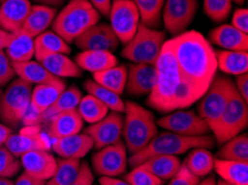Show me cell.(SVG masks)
I'll return each instance as SVG.
<instances>
[{
	"mask_svg": "<svg viewBox=\"0 0 248 185\" xmlns=\"http://www.w3.org/2000/svg\"><path fill=\"white\" fill-rule=\"evenodd\" d=\"M177 62L184 85L197 101L217 73L216 51L201 32L189 30L166 40Z\"/></svg>",
	"mask_w": 248,
	"mask_h": 185,
	"instance_id": "6da1fadb",
	"label": "cell"
},
{
	"mask_svg": "<svg viewBox=\"0 0 248 185\" xmlns=\"http://www.w3.org/2000/svg\"><path fill=\"white\" fill-rule=\"evenodd\" d=\"M155 69L156 82L148 94V107L159 112L169 113L186 109L197 102L189 89L184 85L177 62L167 43L161 48Z\"/></svg>",
	"mask_w": 248,
	"mask_h": 185,
	"instance_id": "7a4b0ae2",
	"label": "cell"
},
{
	"mask_svg": "<svg viewBox=\"0 0 248 185\" xmlns=\"http://www.w3.org/2000/svg\"><path fill=\"white\" fill-rule=\"evenodd\" d=\"M214 135H198V137H185L172 132L165 131L157 135L147 145L136 154L130 156L128 163L131 168H136L149 157L156 156L177 157L197 148L212 149L215 145Z\"/></svg>",
	"mask_w": 248,
	"mask_h": 185,
	"instance_id": "3957f363",
	"label": "cell"
},
{
	"mask_svg": "<svg viewBox=\"0 0 248 185\" xmlns=\"http://www.w3.org/2000/svg\"><path fill=\"white\" fill-rule=\"evenodd\" d=\"M99 20L100 14L88 0H70L57 14L51 27L67 43H71Z\"/></svg>",
	"mask_w": 248,
	"mask_h": 185,
	"instance_id": "277c9868",
	"label": "cell"
},
{
	"mask_svg": "<svg viewBox=\"0 0 248 185\" xmlns=\"http://www.w3.org/2000/svg\"><path fill=\"white\" fill-rule=\"evenodd\" d=\"M123 137L126 150L133 156L145 148L158 133L155 115L135 102L125 103Z\"/></svg>",
	"mask_w": 248,
	"mask_h": 185,
	"instance_id": "5b68a950",
	"label": "cell"
},
{
	"mask_svg": "<svg viewBox=\"0 0 248 185\" xmlns=\"http://www.w3.org/2000/svg\"><path fill=\"white\" fill-rule=\"evenodd\" d=\"M166 43V33L139 24L135 36L125 44L122 56L133 63L155 66L156 60Z\"/></svg>",
	"mask_w": 248,
	"mask_h": 185,
	"instance_id": "8992f818",
	"label": "cell"
},
{
	"mask_svg": "<svg viewBox=\"0 0 248 185\" xmlns=\"http://www.w3.org/2000/svg\"><path fill=\"white\" fill-rule=\"evenodd\" d=\"M32 85L17 78L10 82L1 94L0 119L5 126L15 129L21 123L30 109Z\"/></svg>",
	"mask_w": 248,
	"mask_h": 185,
	"instance_id": "52a82bcc",
	"label": "cell"
},
{
	"mask_svg": "<svg viewBox=\"0 0 248 185\" xmlns=\"http://www.w3.org/2000/svg\"><path fill=\"white\" fill-rule=\"evenodd\" d=\"M234 90L235 85L231 79L216 74L207 91L198 100V115L207 122L212 132L218 123L229 97Z\"/></svg>",
	"mask_w": 248,
	"mask_h": 185,
	"instance_id": "ba28073f",
	"label": "cell"
},
{
	"mask_svg": "<svg viewBox=\"0 0 248 185\" xmlns=\"http://www.w3.org/2000/svg\"><path fill=\"white\" fill-rule=\"evenodd\" d=\"M248 126V102L235 90L229 97L226 108L213 131L215 141L219 145L242 133Z\"/></svg>",
	"mask_w": 248,
	"mask_h": 185,
	"instance_id": "9c48e42d",
	"label": "cell"
},
{
	"mask_svg": "<svg viewBox=\"0 0 248 185\" xmlns=\"http://www.w3.org/2000/svg\"><path fill=\"white\" fill-rule=\"evenodd\" d=\"M157 126L172 133L185 137H198L209 134L210 128L198 113L189 110H176L156 121Z\"/></svg>",
	"mask_w": 248,
	"mask_h": 185,
	"instance_id": "30bf717a",
	"label": "cell"
},
{
	"mask_svg": "<svg viewBox=\"0 0 248 185\" xmlns=\"http://www.w3.org/2000/svg\"><path fill=\"white\" fill-rule=\"evenodd\" d=\"M110 27L119 41L126 44L135 36L140 17L133 0H114L109 13Z\"/></svg>",
	"mask_w": 248,
	"mask_h": 185,
	"instance_id": "8fae6325",
	"label": "cell"
},
{
	"mask_svg": "<svg viewBox=\"0 0 248 185\" xmlns=\"http://www.w3.org/2000/svg\"><path fill=\"white\" fill-rule=\"evenodd\" d=\"M92 165L100 177H117L126 172L128 165L127 150L122 140L99 149L92 157Z\"/></svg>",
	"mask_w": 248,
	"mask_h": 185,
	"instance_id": "7c38bea8",
	"label": "cell"
},
{
	"mask_svg": "<svg viewBox=\"0 0 248 185\" xmlns=\"http://www.w3.org/2000/svg\"><path fill=\"white\" fill-rule=\"evenodd\" d=\"M198 10V0H165L163 24L172 36L185 32Z\"/></svg>",
	"mask_w": 248,
	"mask_h": 185,
	"instance_id": "4fadbf2b",
	"label": "cell"
},
{
	"mask_svg": "<svg viewBox=\"0 0 248 185\" xmlns=\"http://www.w3.org/2000/svg\"><path fill=\"white\" fill-rule=\"evenodd\" d=\"M124 118L118 112H110L99 120L86 128L84 133L92 138L93 148L97 150L111 145L120 141L123 135Z\"/></svg>",
	"mask_w": 248,
	"mask_h": 185,
	"instance_id": "5bb4252c",
	"label": "cell"
},
{
	"mask_svg": "<svg viewBox=\"0 0 248 185\" xmlns=\"http://www.w3.org/2000/svg\"><path fill=\"white\" fill-rule=\"evenodd\" d=\"M82 51L100 50L112 52L117 50L120 41L110 25L96 24L74 41Z\"/></svg>",
	"mask_w": 248,
	"mask_h": 185,
	"instance_id": "9a60e30c",
	"label": "cell"
},
{
	"mask_svg": "<svg viewBox=\"0 0 248 185\" xmlns=\"http://www.w3.org/2000/svg\"><path fill=\"white\" fill-rule=\"evenodd\" d=\"M156 82L155 66L146 63H133L128 68L126 91L129 96L140 98L148 96Z\"/></svg>",
	"mask_w": 248,
	"mask_h": 185,
	"instance_id": "2e32d148",
	"label": "cell"
},
{
	"mask_svg": "<svg viewBox=\"0 0 248 185\" xmlns=\"http://www.w3.org/2000/svg\"><path fill=\"white\" fill-rule=\"evenodd\" d=\"M20 157L25 172L38 180L48 181L57 169V160L47 150L31 151Z\"/></svg>",
	"mask_w": 248,
	"mask_h": 185,
	"instance_id": "e0dca14e",
	"label": "cell"
},
{
	"mask_svg": "<svg viewBox=\"0 0 248 185\" xmlns=\"http://www.w3.org/2000/svg\"><path fill=\"white\" fill-rule=\"evenodd\" d=\"M31 6L30 0H3L0 7V28L10 33L20 30Z\"/></svg>",
	"mask_w": 248,
	"mask_h": 185,
	"instance_id": "ac0fdd59",
	"label": "cell"
},
{
	"mask_svg": "<svg viewBox=\"0 0 248 185\" xmlns=\"http://www.w3.org/2000/svg\"><path fill=\"white\" fill-rule=\"evenodd\" d=\"M93 148V142L85 133H77L69 137L54 139L52 149L62 158H80L85 157Z\"/></svg>",
	"mask_w": 248,
	"mask_h": 185,
	"instance_id": "d6986e66",
	"label": "cell"
},
{
	"mask_svg": "<svg viewBox=\"0 0 248 185\" xmlns=\"http://www.w3.org/2000/svg\"><path fill=\"white\" fill-rule=\"evenodd\" d=\"M66 89V82L62 79L49 84L38 85L32 89L30 98V109L38 116L47 111L57 98Z\"/></svg>",
	"mask_w": 248,
	"mask_h": 185,
	"instance_id": "ffe728a7",
	"label": "cell"
},
{
	"mask_svg": "<svg viewBox=\"0 0 248 185\" xmlns=\"http://www.w3.org/2000/svg\"><path fill=\"white\" fill-rule=\"evenodd\" d=\"M209 39L224 50L245 52L248 50V35L239 31L232 25H221L213 29L209 33Z\"/></svg>",
	"mask_w": 248,
	"mask_h": 185,
	"instance_id": "44dd1931",
	"label": "cell"
},
{
	"mask_svg": "<svg viewBox=\"0 0 248 185\" xmlns=\"http://www.w3.org/2000/svg\"><path fill=\"white\" fill-rule=\"evenodd\" d=\"M48 121L50 122L48 135L52 140L79 133L84 127V120L81 119L77 109L58 113Z\"/></svg>",
	"mask_w": 248,
	"mask_h": 185,
	"instance_id": "7402d4cb",
	"label": "cell"
},
{
	"mask_svg": "<svg viewBox=\"0 0 248 185\" xmlns=\"http://www.w3.org/2000/svg\"><path fill=\"white\" fill-rule=\"evenodd\" d=\"M56 16H57V10L52 7L40 5L31 6L28 17L20 30L35 39L43 32L47 31V29L54 22Z\"/></svg>",
	"mask_w": 248,
	"mask_h": 185,
	"instance_id": "603a6c76",
	"label": "cell"
},
{
	"mask_svg": "<svg viewBox=\"0 0 248 185\" xmlns=\"http://www.w3.org/2000/svg\"><path fill=\"white\" fill-rule=\"evenodd\" d=\"M5 54L13 63L30 61L35 57L33 38L21 30L11 33L10 40L5 49Z\"/></svg>",
	"mask_w": 248,
	"mask_h": 185,
	"instance_id": "cb8c5ba5",
	"label": "cell"
},
{
	"mask_svg": "<svg viewBox=\"0 0 248 185\" xmlns=\"http://www.w3.org/2000/svg\"><path fill=\"white\" fill-rule=\"evenodd\" d=\"M38 62L46 68L52 75L59 79L80 78L82 75V70L67 55H48L41 58Z\"/></svg>",
	"mask_w": 248,
	"mask_h": 185,
	"instance_id": "d4e9b609",
	"label": "cell"
},
{
	"mask_svg": "<svg viewBox=\"0 0 248 185\" xmlns=\"http://www.w3.org/2000/svg\"><path fill=\"white\" fill-rule=\"evenodd\" d=\"M77 66L81 70L89 71V72L96 73L99 71L106 70L118 65V60L109 51H100V50H90V51H81L80 54L76 56Z\"/></svg>",
	"mask_w": 248,
	"mask_h": 185,
	"instance_id": "484cf974",
	"label": "cell"
},
{
	"mask_svg": "<svg viewBox=\"0 0 248 185\" xmlns=\"http://www.w3.org/2000/svg\"><path fill=\"white\" fill-rule=\"evenodd\" d=\"M214 169L221 180L231 185H248V162L214 158Z\"/></svg>",
	"mask_w": 248,
	"mask_h": 185,
	"instance_id": "4316f807",
	"label": "cell"
},
{
	"mask_svg": "<svg viewBox=\"0 0 248 185\" xmlns=\"http://www.w3.org/2000/svg\"><path fill=\"white\" fill-rule=\"evenodd\" d=\"M3 146H6L17 157H20L26 153L31 152V151H48V149H49V144L43 137L28 133V132H21L19 134H11Z\"/></svg>",
	"mask_w": 248,
	"mask_h": 185,
	"instance_id": "83f0119b",
	"label": "cell"
},
{
	"mask_svg": "<svg viewBox=\"0 0 248 185\" xmlns=\"http://www.w3.org/2000/svg\"><path fill=\"white\" fill-rule=\"evenodd\" d=\"M35 43V58L39 61L41 58L48 55L63 54L69 55L71 49L62 37L55 31H45L33 39Z\"/></svg>",
	"mask_w": 248,
	"mask_h": 185,
	"instance_id": "f1b7e54d",
	"label": "cell"
},
{
	"mask_svg": "<svg viewBox=\"0 0 248 185\" xmlns=\"http://www.w3.org/2000/svg\"><path fill=\"white\" fill-rule=\"evenodd\" d=\"M15 72L18 78L30 85H45L59 80V78L52 75L46 68L38 61H27L21 63H13Z\"/></svg>",
	"mask_w": 248,
	"mask_h": 185,
	"instance_id": "f546056e",
	"label": "cell"
},
{
	"mask_svg": "<svg viewBox=\"0 0 248 185\" xmlns=\"http://www.w3.org/2000/svg\"><path fill=\"white\" fill-rule=\"evenodd\" d=\"M182 164L183 163L178 157L156 156L142 162L140 167L148 170L152 174L157 176L161 181H166L170 180L179 171Z\"/></svg>",
	"mask_w": 248,
	"mask_h": 185,
	"instance_id": "4dcf8cb0",
	"label": "cell"
},
{
	"mask_svg": "<svg viewBox=\"0 0 248 185\" xmlns=\"http://www.w3.org/2000/svg\"><path fill=\"white\" fill-rule=\"evenodd\" d=\"M81 98L82 93L77 86L74 85L68 89H65L47 111H45L43 114L37 116L36 121L37 122L48 121L52 116L58 114V113L75 110V109H77L78 104H79Z\"/></svg>",
	"mask_w": 248,
	"mask_h": 185,
	"instance_id": "1f68e13d",
	"label": "cell"
},
{
	"mask_svg": "<svg viewBox=\"0 0 248 185\" xmlns=\"http://www.w3.org/2000/svg\"><path fill=\"white\" fill-rule=\"evenodd\" d=\"M216 59L217 68L226 74L238 75L248 70V52L219 50L216 52Z\"/></svg>",
	"mask_w": 248,
	"mask_h": 185,
	"instance_id": "d6a6232c",
	"label": "cell"
},
{
	"mask_svg": "<svg viewBox=\"0 0 248 185\" xmlns=\"http://www.w3.org/2000/svg\"><path fill=\"white\" fill-rule=\"evenodd\" d=\"M127 73H128V68L124 65H117L93 73V81L120 96L125 91Z\"/></svg>",
	"mask_w": 248,
	"mask_h": 185,
	"instance_id": "836d02e7",
	"label": "cell"
},
{
	"mask_svg": "<svg viewBox=\"0 0 248 185\" xmlns=\"http://www.w3.org/2000/svg\"><path fill=\"white\" fill-rule=\"evenodd\" d=\"M183 165L198 179L206 177L214 170V157L208 149H193Z\"/></svg>",
	"mask_w": 248,
	"mask_h": 185,
	"instance_id": "e575fe53",
	"label": "cell"
},
{
	"mask_svg": "<svg viewBox=\"0 0 248 185\" xmlns=\"http://www.w3.org/2000/svg\"><path fill=\"white\" fill-rule=\"evenodd\" d=\"M216 157L220 160L248 162V135L238 134L223 143Z\"/></svg>",
	"mask_w": 248,
	"mask_h": 185,
	"instance_id": "d590c367",
	"label": "cell"
},
{
	"mask_svg": "<svg viewBox=\"0 0 248 185\" xmlns=\"http://www.w3.org/2000/svg\"><path fill=\"white\" fill-rule=\"evenodd\" d=\"M140 17V24L156 29L160 26L165 0H133Z\"/></svg>",
	"mask_w": 248,
	"mask_h": 185,
	"instance_id": "8d00e7d4",
	"label": "cell"
},
{
	"mask_svg": "<svg viewBox=\"0 0 248 185\" xmlns=\"http://www.w3.org/2000/svg\"><path fill=\"white\" fill-rule=\"evenodd\" d=\"M84 88L88 94H92L106 105L112 112L123 113L125 111V102L123 101L119 94L110 91L93 80H87L84 84Z\"/></svg>",
	"mask_w": 248,
	"mask_h": 185,
	"instance_id": "74e56055",
	"label": "cell"
},
{
	"mask_svg": "<svg viewBox=\"0 0 248 185\" xmlns=\"http://www.w3.org/2000/svg\"><path fill=\"white\" fill-rule=\"evenodd\" d=\"M80 163L76 158H59L54 175L45 185H71L79 172Z\"/></svg>",
	"mask_w": 248,
	"mask_h": 185,
	"instance_id": "f35d334b",
	"label": "cell"
},
{
	"mask_svg": "<svg viewBox=\"0 0 248 185\" xmlns=\"http://www.w3.org/2000/svg\"><path fill=\"white\" fill-rule=\"evenodd\" d=\"M77 111L82 120L89 124H93L105 118L109 113L108 112L109 109L97 98L92 96V94H87L86 97L81 98L77 107Z\"/></svg>",
	"mask_w": 248,
	"mask_h": 185,
	"instance_id": "ab89813d",
	"label": "cell"
},
{
	"mask_svg": "<svg viewBox=\"0 0 248 185\" xmlns=\"http://www.w3.org/2000/svg\"><path fill=\"white\" fill-rule=\"evenodd\" d=\"M232 0H204V13L214 22H223L232 11Z\"/></svg>",
	"mask_w": 248,
	"mask_h": 185,
	"instance_id": "60d3db41",
	"label": "cell"
},
{
	"mask_svg": "<svg viewBox=\"0 0 248 185\" xmlns=\"http://www.w3.org/2000/svg\"><path fill=\"white\" fill-rule=\"evenodd\" d=\"M21 162L6 146L0 148V177H13L21 170Z\"/></svg>",
	"mask_w": 248,
	"mask_h": 185,
	"instance_id": "b9f144b4",
	"label": "cell"
},
{
	"mask_svg": "<svg viewBox=\"0 0 248 185\" xmlns=\"http://www.w3.org/2000/svg\"><path fill=\"white\" fill-rule=\"evenodd\" d=\"M125 181L130 185H163L164 181L152 174L148 170L139 167L133 168L129 173L125 175Z\"/></svg>",
	"mask_w": 248,
	"mask_h": 185,
	"instance_id": "7bdbcfd3",
	"label": "cell"
},
{
	"mask_svg": "<svg viewBox=\"0 0 248 185\" xmlns=\"http://www.w3.org/2000/svg\"><path fill=\"white\" fill-rule=\"evenodd\" d=\"M16 72H15L13 62L5 54V50L0 51V86L9 85L14 80Z\"/></svg>",
	"mask_w": 248,
	"mask_h": 185,
	"instance_id": "ee69618b",
	"label": "cell"
},
{
	"mask_svg": "<svg viewBox=\"0 0 248 185\" xmlns=\"http://www.w3.org/2000/svg\"><path fill=\"white\" fill-rule=\"evenodd\" d=\"M199 179L195 176L193 173L189 172L184 165L182 164L179 171L171 177L170 182L167 185H198Z\"/></svg>",
	"mask_w": 248,
	"mask_h": 185,
	"instance_id": "f6af8a7d",
	"label": "cell"
},
{
	"mask_svg": "<svg viewBox=\"0 0 248 185\" xmlns=\"http://www.w3.org/2000/svg\"><path fill=\"white\" fill-rule=\"evenodd\" d=\"M232 26L239 31L248 33V10L246 8H238L234 11L232 18Z\"/></svg>",
	"mask_w": 248,
	"mask_h": 185,
	"instance_id": "bcb514c9",
	"label": "cell"
},
{
	"mask_svg": "<svg viewBox=\"0 0 248 185\" xmlns=\"http://www.w3.org/2000/svg\"><path fill=\"white\" fill-rule=\"evenodd\" d=\"M93 180L95 177H93V173L90 170L89 164L87 162H81L78 175L71 185H93Z\"/></svg>",
	"mask_w": 248,
	"mask_h": 185,
	"instance_id": "7dc6e473",
	"label": "cell"
},
{
	"mask_svg": "<svg viewBox=\"0 0 248 185\" xmlns=\"http://www.w3.org/2000/svg\"><path fill=\"white\" fill-rule=\"evenodd\" d=\"M235 88L237 90V92L242 96V98L245 101L248 102V74L243 73L236 75V82H235Z\"/></svg>",
	"mask_w": 248,
	"mask_h": 185,
	"instance_id": "c3c4849f",
	"label": "cell"
},
{
	"mask_svg": "<svg viewBox=\"0 0 248 185\" xmlns=\"http://www.w3.org/2000/svg\"><path fill=\"white\" fill-rule=\"evenodd\" d=\"M92 3L93 8L97 10V13L101 16L108 18L111 9V0H88Z\"/></svg>",
	"mask_w": 248,
	"mask_h": 185,
	"instance_id": "681fc988",
	"label": "cell"
},
{
	"mask_svg": "<svg viewBox=\"0 0 248 185\" xmlns=\"http://www.w3.org/2000/svg\"><path fill=\"white\" fill-rule=\"evenodd\" d=\"M45 183H46V181L38 180L24 172L18 177L16 182H15V185H45Z\"/></svg>",
	"mask_w": 248,
	"mask_h": 185,
	"instance_id": "f907efd6",
	"label": "cell"
},
{
	"mask_svg": "<svg viewBox=\"0 0 248 185\" xmlns=\"http://www.w3.org/2000/svg\"><path fill=\"white\" fill-rule=\"evenodd\" d=\"M13 134V129L5 126L3 123H0V148L6 144L7 140Z\"/></svg>",
	"mask_w": 248,
	"mask_h": 185,
	"instance_id": "816d5d0a",
	"label": "cell"
},
{
	"mask_svg": "<svg viewBox=\"0 0 248 185\" xmlns=\"http://www.w3.org/2000/svg\"><path fill=\"white\" fill-rule=\"evenodd\" d=\"M100 185H130L125 180H119L117 177H106L103 176L99 179Z\"/></svg>",
	"mask_w": 248,
	"mask_h": 185,
	"instance_id": "f5cc1de1",
	"label": "cell"
},
{
	"mask_svg": "<svg viewBox=\"0 0 248 185\" xmlns=\"http://www.w3.org/2000/svg\"><path fill=\"white\" fill-rule=\"evenodd\" d=\"M31 1L37 3V5L52 7V8H55V7L62 5V3L65 2V0H31Z\"/></svg>",
	"mask_w": 248,
	"mask_h": 185,
	"instance_id": "db71d44e",
	"label": "cell"
},
{
	"mask_svg": "<svg viewBox=\"0 0 248 185\" xmlns=\"http://www.w3.org/2000/svg\"><path fill=\"white\" fill-rule=\"evenodd\" d=\"M11 33L7 32L5 30H2L0 28V51H3L8 44L9 40H10Z\"/></svg>",
	"mask_w": 248,
	"mask_h": 185,
	"instance_id": "11a10c76",
	"label": "cell"
},
{
	"mask_svg": "<svg viewBox=\"0 0 248 185\" xmlns=\"http://www.w3.org/2000/svg\"><path fill=\"white\" fill-rule=\"evenodd\" d=\"M217 181L215 179V176L214 175H208L207 177H205L202 181H199L198 185H216Z\"/></svg>",
	"mask_w": 248,
	"mask_h": 185,
	"instance_id": "9f6ffc18",
	"label": "cell"
},
{
	"mask_svg": "<svg viewBox=\"0 0 248 185\" xmlns=\"http://www.w3.org/2000/svg\"><path fill=\"white\" fill-rule=\"evenodd\" d=\"M0 185H15V182L8 177H0Z\"/></svg>",
	"mask_w": 248,
	"mask_h": 185,
	"instance_id": "6f0895ef",
	"label": "cell"
},
{
	"mask_svg": "<svg viewBox=\"0 0 248 185\" xmlns=\"http://www.w3.org/2000/svg\"><path fill=\"white\" fill-rule=\"evenodd\" d=\"M216 185H231V184H228V183H226L225 182V181H223V180H220V181H218V182L216 183Z\"/></svg>",
	"mask_w": 248,
	"mask_h": 185,
	"instance_id": "680465c9",
	"label": "cell"
},
{
	"mask_svg": "<svg viewBox=\"0 0 248 185\" xmlns=\"http://www.w3.org/2000/svg\"><path fill=\"white\" fill-rule=\"evenodd\" d=\"M232 1H235L236 3H238V5H243V3L245 2V0H232Z\"/></svg>",
	"mask_w": 248,
	"mask_h": 185,
	"instance_id": "91938a15",
	"label": "cell"
},
{
	"mask_svg": "<svg viewBox=\"0 0 248 185\" xmlns=\"http://www.w3.org/2000/svg\"><path fill=\"white\" fill-rule=\"evenodd\" d=\"M1 94H2V92H1V90H0V100H1Z\"/></svg>",
	"mask_w": 248,
	"mask_h": 185,
	"instance_id": "94428289",
	"label": "cell"
},
{
	"mask_svg": "<svg viewBox=\"0 0 248 185\" xmlns=\"http://www.w3.org/2000/svg\"><path fill=\"white\" fill-rule=\"evenodd\" d=\"M0 7H1V0H0Z\"/></svg>",
	"mask_w": 248,
	"mask_h": 185,
	"instance_id": "6125c7cd",
	"label": "cell"
},
{
	"mask_svg": "<svg viewBox=\"0 0 248 185\" xmlns=\"http://www.w3.org/2000/svg\"><path fill=\"white\" fill-rule=\"evenodd\" d=\"M2 1H3V0H1V2H2Z\"/></svg>",
	"mask_w": 248,
	"mask_h": 185,
	"instance_id": "be15d7a7",
	"label": "cell"
}]
</instances>
